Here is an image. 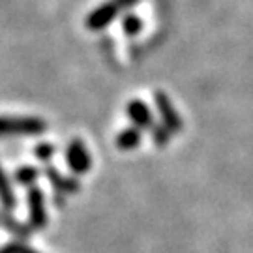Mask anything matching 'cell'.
<instances>
[{
    "mask_svg": "<svg viewBox=\"0 0 253 253\" xmlns=\"http://www.w3.org/2000/svg\"><path fill=\"white\" fill-rule=\"evenodd\" d=\"M45 129L47 122L40 117H0V137H36Z\"/></svg>",
    "mask_w": 253,
    "mask_h": 253,
    "instance_id": "obj_1",
    "label": "cell"
},
{
    "mask_svg": "<svg viewBox=\"0 0 253 253\" xmlns=\"http://www.w3.org/2000/svg\"><path fill=\"white\" fill-rule=\"evenodd\" d=\"M27 207H28V225L34 231H43L49 223L45 208V193L42 188L32 186L27 193Z\"/></svg>",
    "mask_w": 253,
    "mask_h": 253,
    "instance_id": "obj_2",
    "label": "cell"
},
{
    "mask_svg": "<svg viewBox=\"0 0 253 253\" xmlns=\"http://www.w3.org/2000/svg\"><path fill=\"white\" fill-rule=\"evenodd\" d=\"M66 165L75 176H83L90 171L92 158L83 139H72L66 146Z\"/></svg>",
    "mask_w": 253,
    "mask_h": 253,
    "instance_id": "obj_3",
    "label": "cell"
},
{
    "mask_svg": "<svg viewBox=\"0 0 253 253\" xmlns=\"http://www.w3.org/2000/svg\"><path fill=\"white\" fill-rule=\"evenodd\" d=\"M120 11H122V8L118 6L117 0H107V2L100 4L98 8L92 9L84 19V25L90 32H101L118 17Z\"/></svg>",
    "mask_w": 253,
    "mask_h": 253,
    "instance_id": "obj_4",
    "label": "cell"
},
{
    "mask_svg": "<svg viewBox=\"0 0 253 253\" xmlns=\"http://www.w3.org/2000/svg\"><path fill=\"white\" fill-rule=\"evenodd\" d=\"M154 103H156L158 113H160V117H162V124H165V126L171 129L172 135L180 133L184 124H182V118H180V115H178V111L172 105L171 98H169L165 92L158 90V92H154Z\"/></svg>",
    "mask_w": 253,
    "mask_h": 253,
    "instance_id": "obj_5",
    "label": "cell"
},
{
    "mask_svg": "<svg viewBox=\"0 0 253 253\" xmlns=\"http://www.w3.org/2000/svg\"><path fill=\"white\" fill-rule=\"evenodd\" d=\"M126 115L131 122V126L139 127V129H152L154 127V117L150 107L146 105L143 100L133 98L127 101L126 105Z\"/></svg>",
    "mask_w": 253,
    "mask_h": 253,
    "instance_id": "obj_6",
    "label": "cell"
},
{
    "mask_svg": "<svg viewBox=\"0 0 253 253\" xmlns=\"http://www.w3.org/2000/svg\"><path fill=\"white\" fill-rule=\"evenodd\" d=\"M45 176L47 180L51 182L54 191L60 193V195H75L81 190V182L77 180V178H73V176H64L54 165H47Z\"/></svg>",
    "mask_w": 253,
    "mask_h": 253,
    "instance_id": "obj_7",
    "label": "cell"
},
{
    "mask_svg": "<svg viewBox=\"0 0 253 253\" xmlns=\"http://www.w3.org/2000/svg\"><path fill=\"white\" fill-rule=\"evenodd\" d=\"M141 141H143V129H139L135 126H129L124 127L122 131H118L117 139H115V145L122 152H131V150L139 148Z\"/></svg>",
    "mask_w": 253,
    "mask_h": 253,
    "instance_id": "obj_8",
    "label": "cell"
},
{
    "mask_svg": "<svg viewBox=\"0 0 253 253\" xmlns=\"http://www.w3.org/2000/svg\"><path fill=\"white\" fill-rule=\"evenodd\" d=\"M0 205L4 210H13L17 207V199H15V191L9 182V176L0 165Z\"/></svg>",
    "mask_w": 253,
    "mask_h": 253,
    "instance_id": "obj_9",
    "label": "cell"
},
{
    "mask_svg": "<svg viewBox=\"0 0 253 253\" xmlns=\"http://www.w3.org/2000/svg\"><path fill=\"white\" fill-rule=\"evenodd\" d=\"M0 227H4L6 231H9L11 235L19 236L21 240H27L30 233L34 231L30 225H25V223H19L15 217L8 216V214H0Z\"/></svg>",
    "mask_w": 253,
    "mask_h": 253,
    "instance_id": "obj_10",
    "label": "cell"
},
{
    "mask_svg": "<svg viewBox=\"0 0 253 253\" xmlns=\"http://www.w3.org/2000/svg\"><path fill=\"white\" fill-rule=\"evenodd\" d=\"M40 174H42V171H40L38 167H34V165H23V167L15 169L13 178H15V182L21 184V186L32 188L38 182V178H40Z\"/></svg>",
    "mask_w": 253,
    "mask_h": 253,
    "instance_id": "obj_11",
    "label": "cell"
},
{
    "mask_svg": "<svg viewBox=\"0 0 253 253\" xmlns=\"http://www.w3.org/2000/svg\"><path fill=\"white\" fill-rule=\"evenodd\" d=\"M122 32L126 34L127 38H133L137 34L143 32V19L135 15V13H127L122 19Z\"/></svg>",
    "mask_w": 253,
    "mask_h": 253,
    "instance_id": "obj_12",
    "label": "cell"
},
{
    "mask_svg": "<svg viewBox=\"0 0 253 253\" xmlns=\"http://www.w3.org/2000/svg\"><path fill=\"white\" fill-rule=\"evenodd\" d=\"M150 135H152L154 145L160 146V148L167 146L169 143H171V139H172L171 129L165 126V124H154V127L150 129Z\"/></svg>",
    "mask_w": 253,
    "mask_h": 253,
    "instance_id": "obj_13",
    "label": "cell"
},
{
    "mask_svg": "<svg viewBox=\"0 0 253 253\" xmlns=\"http://www.w3.org/2000/svg\"><path fill=\"white\" fill-rule=\"evenodd\" d=\"M54 154H56V146L53 143H38L34 146V156H36L40 162L47 163V165L54 158Z\"/></svg>",
    "mask_w": 253,
    "mask_h": 253,
    "instance_id": "obj_14",
    "label": "cell"
},
{
    "mask_svg": "<svg viewBox=\"0 0 253 253\" xmlns=\"http://www.w3.org/2000/svg\"><path fill=\"white\" fill-rule=\"evenodd\" d=\"M23 248H25L23 242H9V244L0 248V253H21L23 252Z\"/></svg>",
    "mask_w": 253,
    "mask_h": 253,
    "instance_id": "obj_15",
    "label": "cell"
},
{
    "mask_svg": "<svg viewBox=\"0 0 253 253\" xmlns=\"http://www.w3.org/2000/svg\"><path fill=\"white\" fill-rule=\"evenodd\" d=\"M117 2L122 9H131L135 4H139V0H117Z\"/></svg>",
    "mask_w": 253,
    "mask_h": 253,
    "instance_id": "obj_16",
    "label": "cell"
},
{
    "mask_svg": "<svg viewBox=\"0 0 253 253\" xmlns=\"http://www.w3.org/2000/svg\"><path fill=\"white\" fill-rule=\"evenodd\" d=\"M21 253H40V252H36V250H32V248H28V246H25L23 248V252Z\"/></svg>",
    "mask_w": 253,
    "mask_h": 253,
    "instance_id": "obj_17",
    "label": "cell"
}]
</instances>
